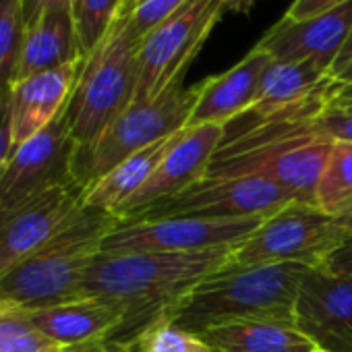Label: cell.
Segmentation results:
<instances>
[{
	"label": "cell",
	"mask_w": 352,
	"mask_h": 352,
	"mask_svg": "<svg viewBox=\"0 0 352 352\" xmlns=\"http://www.w3.org/2000/svg\"><path fill=\"white\" fill-rule=\"evenodd\" d=\"M232 247L193 253H98L83 274V298H100L122 313L110 342L124 346L164 319L201 280L222 270Z\"/></svg>",
	"instance_id": "cell-1"
},
{
	"label": "cell",
	"mask_w": 352,
	"mask_h": 352,
	"mask_svg": "<svg viewBox=\"0 0 352 352\" xmlns=\"http://www.w3.org/2000/svg\"><path fill=\"white\" fill-rule=\"evenodd\" d=\"M327 106L253 118L243 131L226 133L206 176H257L286 189L294 201L315 204L333 145L315 126V118Z\"/></svg>",
	"instance_id": "cell-2"
},
{
	"label": "cell",
	"mask_w": 352,
	"mask_h": 352,
	"mask_svg": "<svg viewBox=\"0 0 352 352\" xmlns=\"http://www.w3.org/2000/svg\"><path fill=\"white\" fill-rule=\"evenodd\" d=\"M309 270L305 263L224 265L189 290L164 319L197 336L241 319L294 323L298 288Z\"/></svg>",
	"instance_id": "cell-3"
},
{
	"label": "cell",
	"mask_w": 352,
	"mask_h": 352,
	"mask_svg": "<svg viewBox=\"0 0 352 352\" xmlns=\"http://www.w3.org/2000/svg\"><path fill=\"white\" fill-rule=\"evenodd\" d=\"M118 216L83 206L40 251L0 278V300L9 309H42L83 298V274L100 253Z\"/></svg>",
	"instance_id": "cell-4"
},
{
	"label": "cell",
	"mask_w": 352,
	"mask_h": 352,
	"mask_svg": "<svg viewBox=\"0 0 352 352\" xmlns=\"http://www.w3.org/2000/svg\"><path fill=\"white\" fill-rule=\"evenodd\" d=\"M139 44L122 9L102 42L83 58L67 106L75 153L89 149L133 104L139 75Z\"/></svg>",
	"instance_id": "cell-5"
},
{
	"label": "cell",
	"mask_w": 352,
	"mask_h": 352,
	"mask_svg": "<svg viewBox=\"0 0 352 352\" xmlns=\"http://www.w3.org/2000/svg\"><path fill=\"white\" fill-rule=\"evenodd\" d=\"M199 96V83L176 85L151 102H133L85 151L73 153V179L83 191L116 164L151 143L183 131Z\"/></svg>",
	"instance_id": "cell-6"
},
{
	"label": "cell",
	"mask_w": 352,
	"mask_h": 352,
	"mask_svg": "<svg viewBox=\"0 0 352 352\" xmlns=\"http://www.w3.org/2000/svg\"><path fill=\"white\" fill-rule=\"evenodd\" d=\"M228 11V0H185L139 44V75L133 102H151L183 85V77Z\"/></svg>",
	"instance_id": "cell-7"
},
{
	"label": "cell",
	"mask_w": 352,
	"mask_h": 352,
	"mask_svg": "<svg viewBox=\"0 0 352 352\" xmlns=\"http://www.w3.org/2000/svg\"><path fill=\"white\" fill-rule=\"evenodd\" d=\"M340 245H344V234L331 214H325L315 204L292 201L263 220L243 243L234 245L226 265L305 263L319 267Z\"/></svg>",
	"instance_id": "cell-8"
},
{
	"label": "cell",
	"mask_w": 352,
	"mask_h": 352,
	"mask_svg": "<svg viewBox=\"0 0 352 352\" xmlns=\"http://www.w3.org/2000/svg\"><path fill=\"white\" fill-rule=\"evenodd\" d=\"M292 201L294 197L286 189L257 176H206L189 189L151 204L120 222L164 218L267 220Z\"/></svg>",
	"instance_id": "cell-9"
},
{
	"label": "cell",
	"mask_w": 352,
	"mask_h": 352,
	"mask_svg": "<svg viewBox=\"0 0 352 352\" xmlns=\"http://www.w3.org/2000/svg\"><path fill=\"white\" fill-rule=\"evenodd\" d=\"M261 218L245 220H131L104 239L102 253H193L234 247L257 230Z\"/></svg>",
	"instance_id": "cell-10"
},
{
	"label": "cell",
	"mask_w": 352,
	"mask_h": 352,
	"mask_svg": "<svg viewBox=\"0 0 352 352\" xmlns=\"http://www.w3.org/2000/svg\"><path fill=\"white\" fill-rule=\"evenodd\" d=\"M67 110L48 129L15 147L0 174V210L25 204L54 187L77 183Z\"/></svg>",
	"instance_id": "cell-11"
},
{
	"label": "cell",
	"mask_w": 352,
	"mask_h": 352,
	"mask_svg": "<svg viewBox=\"0 0 352 352\" xmlns=\"http://www.w3.org/2000/svg\"><path fill=\"white\" fill-rule=\"evenodd\" d=\"M81 208L83 187L69 183L0 210V278L40 251Z\"/></svg>",
	"instance_id": "cell-12"
},
{
	"label": "cell",
	"mask_w": 352,
	"mask_h": 352,
	"mask_svg": "<svg viewBox=\"0 0 352 352\" xmlns=\"http://www.w3.org/2000/svg\"><path fill=\"white\" fill-rule=\"evenodd\" d=\"M224 137L226 126L220 124L185 126L176 133L147 183L118 210V220H124L139 210L168 199L206 179L210 162Z\"/></svg>",
	"instance_id": "cell-13"
},
{
	"label": "cell",
	"mask_w": 352,
	"mask_h": 352,
	"mask_svg": "<svg viewBox=\"0 0 352 352\" xmlns=\"http://www.w3.org/2000/svg\"><path fill=\"white\" fill-rule=\"evenodd\" d=\"M296 327L329 352H352V278L311 267L298 288Z\"/></svg>",
	"instance_id": "cell-14"
},
{
	"label": "cell",
	"mask_w": 352,
	"mask_h": 352,
	"mask_svg": "<svg viewBox=\"0 0 352 352\" xmlns=\"http://www.w3.org/2000/svg\"><path fill=\"white\" fill-rule=\"evenodd\" d=\"M352 30V0L333 11L317 15L305 21L280 19L261 40L259 48L265 50L274 60L280 63H300L313 60L329 69L346 44Z\"/></svg>",
	"instance_id": "cell-15"
},
{
	"label": "cell",
	"mask_w": 352,
	"mask_h": 352,
	"mask_svg": "<svg viewBox=\"0 0 352 352\" xmlns=\"http://www.w3.org/2000/svg\"><path fill=\"white\" fill-rule=\"evenodd\" d=\"M81 65L83 58L13 83L9 89L11 151L48 129L60 114H65L77 85Z\"/></svg>",
	"instance_id": "cell-16"
},
{
	"label": "cell",
	"mask_w": 352,
	"mask_h": 352,
	"mask_svg": "<svg viewBox=\"0 0 352 352\" xmlns=\"http://www.w3.org/2000/svg\"><path fill=\"white\" fill-rule=\"evenodd\" d=\"M274 58L255 46L239 65L199 83V96L187 126L220 124L228 126L239 116L247 114L259 91L261 77Z\"/></svg>",
	"instance_id": "cell-17"
},
{
	"label": "cell",
	"mask_w": 352,
	"mask_h": 352,
	"mask_svg": "<svg viewBox=\"0 0 352 352\" xmlns=\"http://www.w3.org/2000/svg\"><path fill=\"white\" fill-rule=\"evenodd\" d=\"M44 336L60 346L110 340L122 323V313L100 300L81 298L42 309H19Z\"/></svg>",
	"instance_id": "cell-18"
},
{
	"label": "cell",
	"mask_w": 352,
	"mask_h": 352,
	"mask_svg": "<svg viewBox=\"0 0 352 352\" xmlns=\"http://www.w3.org/2000/svg\"><path fill=\"white\" fill-rule=\"evenodd\" d=\"M81 58L85 56L79 46L73 9L71 7L50 9L38 21L25 28L15 81L42 71L71 65Z\"/></svg>",
	"instance_id": "cell-19"
},
{
	"label": "cell",
	"mask_w": 352,
	"mask_h": 352,
	"mask_svg": "<svg viewBox=\"0 0 352 352\" xmlns=\"http://www.w3.org/2000/svg\"><path fill=\"white\" fill-rule=\"evenodd\" d=\"M214 352H313L315 344L286 321L241 319L214 325L201 333Z\"/></svg>",
	"instance_id": "cell-20"
},
{
	"label": "cell",
	"mask_w": 352,
	"mask_h": 352,
	"mask_svg": "<svg viewBox=\"0 0 352 352\" xmlns=\"http://www.w3.org/2000/svg\"><path fill=\"white\" fill-rule=\"evenodd\" d=\"M172 137L174 135L160 139L116 164L110 172H106L102 179H98L83 191V206L102 208L112 214H118V210L147 183L162 155L166 153Z\"/></svg>",
	"instance_id": "cell-21"
},
{
	"label": "cell",
	"mask_w": 352,
	"mask_h": 352,
	"mask_svg": "<svg viewBox=\"0 0 352 352\" xmlns=\"http://www.w3.org/2000/svg\"><path fill=\"white\" fill-rule=\"evenodd\" d=\"M325 214H340L352 206V143H333L315 195Z\"/></svg>",
	"instance_id": "cell-22"
},
{
	"label": "cell",
	"mask_w": 352,
	"mask_h": 352,
	"mask_svg": "<svg viewBox=\"0 0 352 352\" xmlns=\"http://www.w3.org/2000/svg\"><path fill=\"white\" fill-rule=\"evenodd\" d=\"M23 38V0H0V96L9 94L17 79Z\"/></svg>",
	"instance_id": "cell-23"
},
{
	"label": "cell",
	"mask_w": 352,
	"mask_h": 352,
	"mask_svg": "<svg viewBox=\"0 0 352 352\" xmlns=\"http://www.w3.org/2000/svg\"><path fill=\"white\" fill-rule=\"evenodd\" d=\"M126 0H73V19L83 56H87L108 34Z\"/></svg>",
	"instance_id": "cell-24"
},
{
	"label": "cell",
	"mask_w": 352,
	"mask_h": 352,
	"mask_svg": "<svg viewBox=\"0 0 352 352\" xmlns=\"http://www.w3.org/2000/svg\"><path fill=\"white\" fill-rule=\"evenodd\" d=\"M126 352H214L201 336L160 319L122 346Z\"/></svg>",
	"instance_id": "cell-25"
},
{
	"label": "cell",
	"mask_w": 352,
	"mask_h": 352,
	"mask_svg": "<svg viewBox=\"0 0 352 352\" xmlns=\"http://www.w3.org/2000/svg\"><path fill=\"white\" fill-rule=\"evenodd\" d=\"M60 348L19 309H0V352H56Z\"/></svg>",
	"instance_id": "cell-26"
},
{
	"label": "cell",
	"mask_w": 352,
	"mask_h": 352,
	"mask_svg": "<svg viewBox=\"0 0 352 352\" xmlns=\"http://www.w3.org/2000/svg\"><path fill=\"white\" fill-rule=\"evenodd\" d=\"M185 0H145V3L126 9L129 11V23L133 34L143 40L155 25H160L170 13L179 9Z\"/></svg>",
	"instance_id": "cell-27"
},
{
	"label": "cell",
	"mask_w": 352,
	"mask_h": 352,
	"mask_svg": "<svg viewBox=\"0 0 352 352\" xmlns=\"http://www.w3.org/2000/svg\"><path fill=\"white\" fill-rule=\"evenodd\" d=\"M315 126L331 143H352V114L342 108L327 106L315 118Z\"/></svg>",
	"instance_id": "cell-28"
},
{
	"label": "cell",
	"mask_w": 352,
	"mask_h": 352,
	"mask_svg": "<svg viewBox=\"0 0 352 352\" xmlns=\"http://www.w3.org/2000/svg\"><path fill=\"white\" fill-rule=\"evenodd\" d=\"M346 3H350V0H294L282 19H286V21L313 19V17L323 15L327 11H333V9H338V7H342Z\"/></svg>",
	"instance_id": "cell-29"
},
{
	"label": "cell",
	"mask_w": 352,
	"mask_h": 352,
	"mask_svg": "<svg viewBox=\"0 0 352 352\" xmlns=\"http://www.w3.org/2000/svg\"><path fill=\"white\" fill-rule=\"evenodd\" d=\"M317 270H323L331 276H350L352 278V239L331 251Z\"/></svg>",
	"instance_id": "cell-30"
},
{
	"label": "cell",
	"mask_w": 352,
	"mask_h": 352,
	"mask_svg": "<svg viewBox=\"0 0 352 352\" xmlns=\"http://www.w3.org/2000/svg\"><path fill=\"white\" fill-rule=\"evenodd\" d=\"M11 153V118H9V94L0 96V174Z\"/></svg>",
	"instance_id": "cell-31"
},
{
	"label": "cell",
	"mask_w": 352,
	"mask_h": 352,
	"mask_svg": "<svg viewBox=\"0 0 352 352\" xmlns=\"http://www.w3.org/2000/svg\"><path fill=\"white\" fill-rule=\"evenodd\" d=\"M58 7H73V0H23L25 28H30L34 21H38L46 11L58 9Z\"/></svg>",
	"instance_id": "cell-32"
},
{
	"label": "cell",
	"mask_w": 352,
	"mask_h": 352,
	"mask_svg": "<svg viewBox=\"0 0 352 352\" xmlns=\"http://www.w3.org/2000/svg\"><path fill=\"white\" fill-rule=\"evenodd\" d=\"M56 352H126V350L110 340H91V342H83V344L63 346Z\"/></svg>",
	"instance_id": "cell-33"
},
{
	"label": "cell",
	"mask_w": 352,
	"mask_h": 352,
	"mask_svg": "<svg viewBox=\"0 0 352 352\" xmlns=\"http://www.w3.org/2000/svg\"><path fill=\"white\" fill-rule=\"evenodd\" d=\"M350 63H352V30H350V36H348L346 44L342 46L340 54L336 56V60H333V65H331V69H329V79L338 77Z\"/></svg>",
	"instance_id": "cell-34"
},
{
	"label": "cell",
	"mask_w": 352,
	"mask_h": 352,
	"mask_svg": "<svg viewBox=\"0 0 352 352\" xmlns=\"http://www.w3.org/2000/svg\"><path fill=\"white\" fill-rule=\"evenodd\" d=\"M333 220H336L338 228H340V230H342V234H344V243H346V241H350V239H352V206H348L344 212L336 214V216H333Z\"/></svg>",
	"instance_id": "cell-35"
},
{
	"label": "cell",
	"mask_w": 352,
	"mask_h": 352,
	"mask_svg": "<svg viewBox=\"0 0 352 352\" xmlns=\"http://www.w3.org/2000/svg\"><path fill=\"white\" fill-rule=\"evenodd\" d=\"M329 106H338V108L352 106V85H350V87H336V85H333Z\"/></svg>",
	"instance_id": "cell-36"
},
{
	"label": "cell",
	"mask_w": 352,
	"mask_h": 352,
	"mask_svg": "<svg viewBox=\"0 0 352 352\" xmlns=\"http://www.w3.org/2000/svg\"><path fill=\"white\" fill-rule=\"evenodd\" d=\"M259 0H228V11L232 13H249Z\"/></svg>",
	"instance_id": "cell-37"
},
{
	"label": "cell",
	"mask_w": 352,
	"mask_h": 352,
	"mask_svg": "<svg viewBox=\"0 0 352 352\" xmlns=\"http://www.w3.org/2000/svg\"><path fill=\"white\" fill-rule=\"evenodd\" d=\"M331 81H333L336 87H350V85H352V63H350L338 77H333Z\"/></svg>",
	"instance_id": "cell-38"
},
{
	"label": "cell",
	"mask_w": 352,
	"mask_h": 352,
	"mask_svg": "<svg viewBox=\"0 0 352 352\" xmlns=\"http://www.w3.org/2000/svg\"><path fill=\"white\" fill-rule=\"evenodd\" d=\"M141 3H145V0H126L122 9H133V7H137V5H141Z\"/></svg>",
	"instance_id": "cell-39"
},
{
	"label": "cell",
	"mask_w": 352,
	"mask_h": 352,
	"mask_svg": "<svg viewBox=\"0 0 352 352\" xmlns=\"http://www.w3.org/2000/svg\"><path fill=\"white\" fill-rule=\"evenodd\" d=\"M336 108H338V106H336ZM342 110H346V112H350V114H352V106H344Z\"/></svg>",
	"instance_id": "cell-40"
},
{
	"label": "cell",
	"mask_w": 352,
	"mask_h": 352,
	"mask_svg": "<svg viewBox=\"0 0 352 352\" xmlns=\"http://www.w3.org/2000/svg\"><path fill=\"white\" fill-rule=\"evenodd\" d=\"M313 352H329V350H323V348H317V346H315V350H313Z\"/></svg>",
	"instance_id": "cell-41"
},
{
	"label": "cell",
	"mask_w": 352,
	"mask_h": 352,
	"mask_svg": "<svg viewBox=\"0 0 352 352\" xmlns=\"http://www.w3.org/2000/svg\"><path fill=\"white\" fill-rule=\"evenodd\" d=\"M0 309H5V305H3V300H0Z\"/></svg>",
	"instance_id": "cell-42"
}]
</instances>
